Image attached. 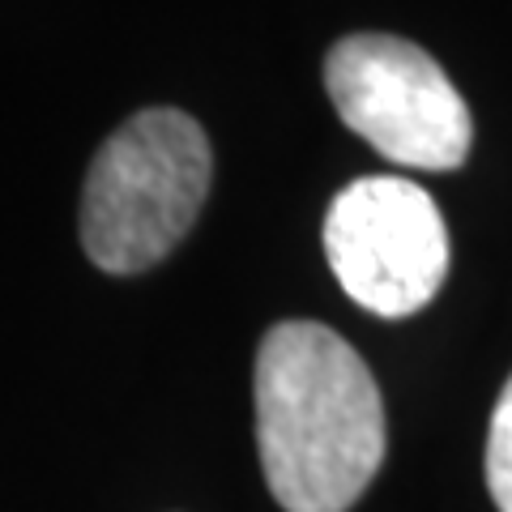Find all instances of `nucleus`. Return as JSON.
<instances>
[{
  "instance_id": "nucleus-5",
  "label": "nucleus",
  "mask_w": 512,
  "mask_h": 512,
  "mask_svg": "<svg viewBox=\"0 0 512 512\" xmlns=\"http://www.w3.org/2000/svg\"><path fill=\"white\" fill-rule=\"evenodd\" d=\"M487 487L500 512H512V376L491 410L487 431Z\"/></svg>"
},
{
  "instance_id": "nucleus-2",
  "label": "nucleus",
  "mask_w": 512,
  "mask_h": 512,
  "mask_svg": "<svg viewBox=\"0 0 512 512\" xmlns=\"http://www.w3.org/2000/svg\"><path fill=\"white\" fill-rule=\"evenodd\" d=\"M210 137L175 107L124 120L94 154L82 192V248L107 274H141L192 231L210 192Z\"/></svg>"
},
{
  "instance_id": "nucleus-1",
  "label": "nucleus",
  "mask_w": 512,
  "mask_h": 512,
  "mask_svg": "<svg viewBox=\"0 0 512 512\" xmlns=\"http://www.w3.org/2000/svg\"><path fill=\"white\" fill-rule=\"evenodd\" d=\"M256 448L286 512H346L384 461V402L359 350L282 320L256 350Z\"/></svg>"
},
{
  "instance_id": "nucleus-4",
  "label": "nucleus",
  "mask_w": 512,
  "mask_h": 512,
  "mask_svg": "<svg viewBox=\"0 0 512 512\" xmlns=\"http://www.w3.org/2000/svg\"><path fill=\"white\" fill-rule=\"evenodd\" d=\"M325 256L359 308L397 320L436 299L448 274V231L427 188L367 175L333 197Z\"/></svg>"
},
{
  "instance_id": "nucleus-3",
  "label": "nucleus",
  "mask_w": 512,
  "mask_h": 512,
  "mask_svg": "<svg viewBox=\"0 0 512 512\" xmlns=\"http://www.w3.org/2000/svg\"><path fill=\"white\" fill-rule=\"evenodd\" d=\"M325 86L342 124L389 163L453 171L470 154V107L419 43L350 35L325 56Z\"/></svg>"
}]
</instances>
